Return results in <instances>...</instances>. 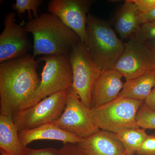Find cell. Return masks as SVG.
I'll return each mask as SVG.
<instances>
[{
  "label": "cell",
  "instance_id": "obj_1",
  "mask_svg": "<svg viewBox=\"0 0 155 155\" xmlns=\"http://www.w3.org/2000/svg\"><path fill=\"white\" fill-rule=\"evenodd\" d=\"M39 62L28 54L0 63V114L13 118L24 109L40 83Z\"/></svg>",
  "mask_w": 155,
  "mask_h": 155
},
{
  "label": "cell",
  "instance_id": "obj_2",
  "mask_svg": "<svg viewBox=\"0 0 155 155\" xmlns=\"http://www.w3.org/2000/svg\"><path fill=\"white\" fill-rule=\"evenodd\" d=\"M23 26L33 35L34 58L40 55L68 56L74 46L81 42L75 31L51 14L29 20Z\"/></svg>",
  "mask_w": 155,
  "mask_h": 155
},
{
  "label": "cell",
  "instance_id": "obj_3",
  "mask_svg": "<svg viewBox=\"0 0 155 155\" xmlns=\"http://www.w3.org/2000/svg\"><path fill=\"white\" fill-rule=\"evenodd\" d=\"M85 45L100 71L113 69L122 54L125 44L120 40L107 21L88 14Z\"/></svg>",
  "mask_w": 155,
  "mask_h": 155
},
{
  "label": "cell",
  "instance_id": "obj_4",
  "mask_svg": "<svg viewBox=\"0 0 155 155\" xmlns=\"http://www.w3.org/2000/svg\"><path fill=\"white\" fill-rule=\"evenodd\" d=\"M143 103L139 100L117 98L91 108V115L100 130L117 134L127 129L140 128L137 122V115Z\"/></svg>",
  "mask_w": 155,
  "mask_h": 155
},
{
  "label": "cell",
  "instance_id": "obj_5",
  "mask_svg": "<svg viewBox=\"0 0 155 155\" xmlns=\"http://www.w3.org/2000/svg\"><path fill=\"white\" fill-rule=\"evenodd\" d=\"M38 60L45 62L40 83L23 109L51 95L67 90L72 85V67L68 56H44Z\"/></svg>",
  "mask_w": 155,
  "mask_h": 155
},
{
  "label": "cell",
  "instance_id": "obj_6",
  "mask_svg": "<svg viewBox=\"0 0 155 155\" xmlns=\"http://www.w3.org/2000/svg\"><path fill=\"white\" fill-rule=\"evenodd\" d=\"M68 57L72 69V86L81 102L91 109L93 89L101 71L81 42L74 46Z\"/></svg>",
  "mask_w": 155,
  "mask_h": 155
},
{
  "label": "cell",
  "instance_id": "obj_7",
  "mask_svg": "<svg viewBox=\"0 0 155 155\" xmlns=\"http://www.w3.org/2000/svg\"><path fill=\"white\" fill-rule=\"evenodd\" d=\"M67 97V90L60 92L19 111L13 117L19 131L53 123L63 113Z\"/></svg>",
  "mask_w": 155,
  "mask_h": 155
},
{
  "label": "cell",
  "instance_id": "obj_8",
  "mask_svg": "<svg viewBox=\"0 0 155 155\" xmlns=\"http://www.w3.org/2000/svg\"><path fill=\"white\" fill-rule=\"evenodd\" d=\"M53 123L64 131L82 138L100 130L93 121L91 109L81 102L72 86L67 90L63 113Z\"/></svg>",
  "mask_w": 155,
  "mask_h": 155
},
{
  "label": "cell",
  "instance_id": "obj_9",
  "mask_svg": "<svg viewBox=\"0 0 155 155\" xmlns=\"http://www.w3.org/2000/svg\"><path fill=\"white\" fill-rule=\"evenodd\" d=\"M113 69L121 73L126 81L155 70L152 51L146 43L136 36L131 37L125 44L124 51Z\"/></svg>",
  "mask_w": 155,
  "mask_h": 155
},
{
  "label": "cell",
  "instance_id": "obj_10",
  "mask_svg": "<svg viewBox=\"0 0 155 155\" xmlns=\"http://www.w3.org/2000/svg\"><path fill=\"white\" fill-rule=\"evenodd\" d=\"M93 2L91 0H51L48 5V11L75 31L84 44L86 38L87 16Z\"/></svg>",
  "mask_w": 155,
  "mask_h": 155
},
{
  "label": "cell",
  "instance_id": "obj_11",
  "mask_svg": "<svg viewBox=\"0 0 155 155\" xmlns=\"http://www.w3.org/2000/svg\"><path fill=\"white\" fill-rule=\"evenodd\" d=\"M15 17V12L5 16L0 35V63L25 56L33 48L24 26L16 22Z\"/></svg>",
  "mask_w": 155,
  "mask_h": 155
},
{
  "label": "cell",
  "instance_id": "obj_12",
  "mask_svg": "<svg viewBox=\"0 0 155 155\" xmlns=\"http://www.w3.org/2000/svg\"><path fill=\"white\" fill-rule=\"evenodd\" d=\"M123 77L121 73L113 69L101 72L93 89L91 109L117 99L124 85Z\"/></svg>",
  "mask_w": 155,
  "mask_h": 155
},
{
  "label": "cell",
  "instance_id": "obj_13",
  "mask_svg": "<svg viewBox=\"0 0 155 155\" xmlns=\"http://www.w3.org/2000/svg\"><path fill=\"white\" fill-rule=\"evenodd\" d=\"M78 144L87 155H126L116 134L106 130H98Z\"/></svg>",
  "mask_w": 155,
  "mask_h": 155
},
{
  "label": "cell",
  "instance_id": "obj_14",
  "mask_svg": "<svg viewBox=\"0 0 155 155\" xmlns=\"http://www.w3.org/2000/svg\"><path fill=\"white\" fill-rule=\"evenodd\" d=\"M19 139L24 147L32 142L41 140L61 141L66 143L79 144L83 138L64 131L54 123L45 124L29 130L19 131Z\"/></svg>",
  "mask_w": 155,
  "mask_h": 155
},
{
  "label": "cell",
  "instance_id": "obj_15",
  "mask_svg": "<svg viewBox=\"0 0 155 155\" xmlns=\"http://www.w3.org/2000/svg\"><path fill=\"white\" fill-rule=\"evenodd\" d=\"M140 12L132 0H127L117 11L114 20L115 29L122 39L137 34L141 25Z\"/></svg>",
  "mask_w": 155,
  "mask_h": 155
},
{
  "label": "cell",
  "instance_id": "obj_16",
  "mask_svg": "<svg viewBox=\"0 0 155 155\" xmlns=\"http://www.w3.org/2000/svg\"><path fill=\"white\" fill-rule=\"evenodd\" d=\"M155 87V70L126 81L117 98H128L144 102Z\"/></svg>",
  "mask_w": 155,
  "mask_h": 155
},
{
  "label": "cell",
  "instance_id": "obj_17",
  "mask_svg": "<svg viewBox=\"0 0 155 155\" xmlns=\"http://www.w3.org/2000/svg\"><path fill=\"white\" fill-rule=\"evenodd\" d=\"M25 147L13 118L0 114V150L12 155H22Z\"/></svg>",
  "mask_w": 155,
  "mask_h": 155
},
{
  "label": "cell",
  "instance_id": "obj_18",
  "mask_svg": "<svg viewBox=\"0 0 155 155\" xmlns=\"http://www.w3.org/2000/svg\"><path fill=\"white\" fill-rule=\"evenodd\" d=\"M122 143L126 155H134L148 135L142 128H132L116 134Z\"/></svg>",
  "mask_w": 155,
  "mask_h": 155
},
{
  "label": "cell",
  "instance_id": "obj_19",
  "mask_svg": "<svg viewBox=\"0 0 155 155\" xmlns=\"http://www.w3.org/2000/svg\"><path fill=\"white\" fill-rule=\"evenodd\" d=\"M43 2L42 0H17L15 4L11 5V8L19 16L28 11V18L31 20L33 19L31 11L33 12L34 18L38 17V8Z\"/></svg>",
  "mask_w": 155,
  "mask_h": 155
},
{
  "label": "cell",
  "instance_id": "obj_20",
  "mask_svg": "<svg viewBox=\"0 0 155 155\" xmlns=\"http://www.w3.org/2000/svg\"><path fill=\"white\" fill-rule=\"evenodd\" d=\"M137 122L143 129H155V111L148 108L143 103L137 115Z\"/></svg>",
  "mask_w": 155,
  "mask_h": 155
},
{
  "label": "cell",
  "instance_id": "obj_21",
  "mask_svg": "<svg viewBox=\"0 0 155 155\" xmlns=\"http://www.w3.org/2000/svg\"><path fill=\"white\" fill-rule=\"evenodd\" d=\"M136 36L140 41L145 43L155 40V22L142 24Z\"/></svg>",
  "mask_w": 155,
  "mask_h": 155
},
{
  "label": "cell",
  "instance_id": "obj_22",
  "mask_svg": "<svg viewBox=\"0 0 155 155\" xmlns=\"http://www.w3.org/2000/svg\"><path fill=\"white\" fill-rule=\"evenodd\" d=\"M135 154L138 155H155V135H148Z\"/></svg>",
  "mask_w": 155,
  "mask_h": 155
},
{
  "label": "cell",
  "instance_id": "obj_23",
  "mask_svg": "<svg viewBox=\"0 0 155 155\" xmlns=\"http://www.w3.org/2000/svg\"><path fill=\"white\" fill-rule=\"evenodd\" d=\"M61 149L47 148L41 149H32L24 148L22 155H61Z\"/></svg>",
  "mask_w": 155,
  "mask_h": 155
},
{
  "label": "cell",
  "instance_id": "obj_24",
  "mask_svg": "<svg viewBox=\"0 0 155 155\" xmlns=\"http://www.w3.org/2000/svg\"><path fill=\"white\" fill-rule=\"evenodd\" d=\"M61 149V155H87L78 144L66 143Z\"/></svg>",
  "mask_w": 155,
  "mask_h": 155
},
{
  "label": "cell",
  "instance_id": "obj_25",
  "mask_svg": "<svg viewBox=\"0 0 155 155\" xmlns=\"http://www.w3.org/2000/svg\"><path fill=\"white\" fill-rule=\"evenodd\" d=\"M141 13H145L155 8V0H132Z\"/></svg>",
  "mask_w": 155,
  "mask_h": 155
},
{
  "label": "cell",
  "instance_id": "obj_26",
  "mask_svg": "<svg viewBox=\"0 0 155 155\" xmlns=\"http://www.w3.org/2000/svg\"><path fill=\"white\" fill-rule=\"evenodd\" d=\"M140 20L141 25L147 22H155V8L147 13H140Z\"/></svg>",
  "mask_w": 155,
  "mask_h": 155
},
{
  "label": "cell",
  "instance_id": "obj_27",
  "mask_svg": "<svg viewBox=\"0 0 155 155\" xmlns=\"http://www.w3.org/2000/svg\"><path fill=\"white\" fill-rule=\"evenodd\" d=\"M144 104L148 108L155 111V87L144 101Z\"/></svg>",
  "mask_w": 155,
  "mask_h": 155
},
{
  "label": "cell",
  "instance_id": "obj_28",
  "mask_svg": "<svg viewBox=\"0 0 155 155\" xmlns=\"http://www.w3.org/2000/svg\"><path fill=\"white\" fill-rule=\"evenodd\" d=\"M151 50L155 51V40L150 41L146 42Z\"/></svg>",
  "mask_w": 155,
  "mask_h": 155
},
{
  "label": "cell",
  "instance_id": "obj_29",
  "mask_svg": "<svg viewBox=\"0 0 155 155\" xmlns=\"http://www.w3.org/2000/svg\"><path fill=\"white\" fill-rule=\"evenodd\" d=\"M0 152H1V155H12L6 152L5 151L3 150H0Z\"/></svg>",
  "mask_w": 155,
  "mask_h": 155
},
{
  "label": "cell",
  "instance_id": "obj_30",
  "mask_svg": "<svg viewBox=\"0 0 155 155\" xmlns=\"http://www.w3.org/2000/svg\"><path fill=\"white\" fill-rule=\"evenodd\" d=\"M152 51L153 56L154 60L155 62V51Z\"/></svg>",
  "mask_w": 155,
  "mask_h": 155
}]
</instances>
